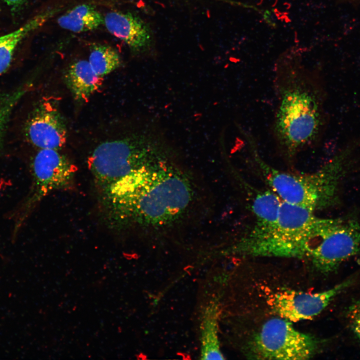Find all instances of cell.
<instances>
[{
	"label": "cell",
	"instance_id": "6da1fadb",
	"mask_svg": "<svg viewBox=\"0 0 360 360\" xmlns=\"http://www.w3.org/2000/svg\"><path fill=\"white\" fill-rule=\"evenodd\" d=\"M172 158L133 172L102 193L112 225L156 231L184 218L196 191L187 174Z\"/></svg>",
	"mask_w": 360,
	"mask_h": 360
},
{
	"label": "cell",
	"instance_id": "7a4b0ae2",
	"mask_svg": "<svg viewBox=\"0 0 360 360\" xmlns=\"http://www.w3.org/2000/svg\"><path fill=\"white\" fill-rule=\"evenodd\" d=\"M274 86L278 104L272 134L279 152L290 161L322 140L329 121L327 92L320 68L307 67L294 48L277 59Z\"/></svg>",
	"mask_w": 360,
	"mask_h": 360
},
{
	"label": "cell",
	"instance_id": "3957f363",
	"mask_svg": "<svg viewBox=\"0 0 360 360\" xmlns=\"http://www.w3.org/2000/svg\"><path fill=\"white\" fill-rule=\"evenodd\" d=\"M320 220L304 207L282 202L276 222L252 227L230 248L244 257L309 258L318 236Z\"/></svg>",
	"mask_w": 360,
	"mask_h": 360
},
{
	"label": "cell",
	"instance_id": "277c9868",
	"mask_svg": "<svg viewBox=\"0 0 360 360\" xmlns=\"http://www.w3.org/2000/svg\"><path fill=\"white\" fill-rule=\"evenodd\" d=\"M253 160L272 191L282 201L313 212L332 204L340 174L350 160L354 147L347 142L340 152L320 170L298 174L272 168L260 156L255 141L249 143Z\"/></svg>",
	"mask_w": 360,
	"mask_h": 360
},
{
	"label": "cell",
	"instance_id": "5b68a950",
	"mask_svg": "<svg viewBox=\"0 0 360 360\" xmlns=\"http://www.w3.org/2000/svg\"><path fill=\"white\" fill-rule=\"evenodd\" d=\"M171 148L160 132L148 126L100 143L88 158L89 168L102 192L132 172L172 155Z\"/></svg>",
	"mask_w": 360,
	"mask_h": 360
},
{
	"label": "cell",
	"instance_id": "8992f818",
	"mask_svg": "<svg viewBox=\"0 0 360 360\" xmlns=\"http://www.w3.org/2000/svg\"><path fill=\"white\" fill-rule=\"evenodd\" d=\"M320 341L312 334L296 330L292 322L282 318L267 320L249 344L252 359L301 360L314 356Z\"/></svg>",
	"mask_w": 360,
	"mask_h": 360
},
{
	"label": "cell",
	"instance_id": "52a82bcc",
	"mask_svg": "<svg viewBox=\"0 0 360 360\" xmlns=\"http://www.w3.org/2000/svg\"><path fill=\"white\" fill-rule=\"evenodd\" d=\"M32 184L29 192L13 214L14 236L40 201L50 192L69 188L76 168L58 150L40 149L32 162Z\"/></svg>",
	"mask_w": 360,
	"mask_h": 360
},
{
	"label": "cell",
	"instance_id": "ba28073f",
	"mask_svg": "<svg viewBox=\"0 0 360 360\" xmlns=\"http://www.w3.org/2000/svg\"><path fill=\"white\" fill-rule=\"evenodd\" d=\"M360 252V224L356 220L326 218L308 258L316 270L329 274Z\"/></svg>",
	"mask_w": 360,
	"mask_h": 360
},
{
	"label": "cell",
	"instance_id": "9c48e42d",
	"mask_svg": "<svg viewBox=\"0 0 360 360\" xmlns=\"http://www.w3.org/2000/svg\"><path fill=\"white\" fill-rule=\"evenodd\" d=\"M352 278L316 293L284 291L270 296L268 303L272 312L292 322L310 320L319 314L331 301L352 283Z\"/></svg>",
	"mask_w": 360,
	"mask_h": 360
},
{
	"label": "cell",
	"instance_id": "30bf717a",
	"mask_svg": "<svg viewBox=\"0 0 360 360\" xmlns=\"http://www.w3.org/2000/svg\"><path fill=\"white\" fill-rule=\"evenodd\" d=\"M30 142L42 148L59 150L66 144V126L55 103L44 100L35 108L26 127Z\"/></svg>",
	"mask_w": 360,
	"mask_h": 360
},
{
	"label": "cell",
	"instance_id": "8fae6325",
	"mask_svg": "<svg viewBox=\"0 0 360 360\" xmlns=\"http://www.w3.org/2000/svg\"><path fill=\"white\" fill-rule=\"evenodd\" d=\"M104 24L111 34L123 41L134 54H144L151 48V29L134 14L117 10L108 12L104 15Z\"/></svg>",
	"mask_w": 360,
	"mask_h": 360
},
{
	"label": "cell",
	"instance_id": "7c38bea8",
	"mask_svg": "<svg viewBox=\"0 0 360 360\" xmlns=\"http://www.w3.org/2000/svg\"><path fill=\"white\" fill-rule=\"evenodd\" d=\"M64 81L74 98L86 102L102 84V78L92 70L88 60L74 61L66 68Z\"/></svg>",
	"mask_w": 360,
	"mask_h": 360
},
{
	"label": "cell",
	"instance_id": "4fadbf2b",
	"mask_svg": "<svg viewBox=\"0 0 360 360\" xmlns=\"http://www.w3.org/2000/svg\"><path fill=\"white\" fill-rule=\"evenodd\" d=\"M61 28L69 32L80 33L96 30L104 24V16L92 4L76 5L57 18Z\"/></svg>",
	"mask_w": 360,
	"mask_h": 360
},
{
	"label": "cell",
	"instance_id": "5bb4252c",
	"mask_svg": "<svg viewBox=\"0 0 360 360\" xmlns=\"http://www.w3.org/2000/svg\"><path fill=\"white\" fill-rule=\"evenodd\" d=\"M218 314L215 304L209 305L204 313L201 326L202 359H224L218 339Z\"/></svg>",
	"mask_w": 360,
	"mask_h": 360
},
{
	"label": "cell",
	"instance_id": "9a60e30c",
	"mask_svg": "<svg viewBox=\"0 0 360 360\" xmlns=\"http://www.w3.org/2000/svg\"><path fill=\"white\" fill-rule=\"evenodd\" d=\"M282 200L270 189L258 192L252 208L255 218L254 226L266 227L274 224L278 218Z\"/></svg>",
	"mask_w": 360,
	"mask_h": 360
},
{
	"label": "cell",
	"instance_id": "2e32d148",
	"mask_svg": "<svg viewBox=\"0 0 360 360\" xmlns=\"http://www.w3.org/2000/svg\"><path fill=\"white\" fill-rule=\"evenodd\" d=\"M88 61L94 72L103 78L120 66V56L112 46L95 43L90 46Z\"/></svg>",
	"mask_w": 360,
	"mask_h": 360
},
{
	"label": "cell",
	"instance_id": "e0dca14e",
	"mask_svg": "<svg viewBox=\"0 0 360 360\" xmlns=\"http://www.w3.org/2000/svg\"><path fill=\"white\" fill-rule=\"evenodd\" d=\"M30 34V28L23 24L18 29L0 36V74L10 65L18 44Z\"/></svg>",
	"mask_w": 360,
	"mask_h": 360
},
{
	"label": "cell",
	"instance_id": "ac0fdd59",
	"mask_svg": "<svg viewBox=\"0 0 360 360\" xmlns=\"http://www.w3.org/2000/svg\"><path fill=\"white\" fill-rule=\"evenodd\" d=\"M25 92L24 89L19 88L12 92L0 93V143L12 110Z\"/></svg>",
	"mask_w": 360,
	"mask_h": 360
},
{
	"label": "cell",
	"instance_id": "d6986e66",
	"mask_svg": "<svg viewBox=\"0 0 360 360\" xmlns=\"http://www.w3.org/2000/svg\"><path fill=\"white\" fill-rule=\"evenodd\" d=\"M348 316L352 326H360V300L350 306Z\"/></svg>",
	"mask_w": 360,
	"mask_h": 360
},
{
	"label": "cell",
	"instance_id": "ffe728a7",
	"mask_svg": "<svg viewBox=\"0 0 360 360\" xmlns=\"http://www.w3.org/2000/svg\"><path fill=\"white\" fill-rule=\"evenodd\" d=\"M12 10L15 11L20 8L27 0H3Z\"/></svg>",
	"mask_w": 360,
	"mask_h": 360
},
{
	"label": "cell",
	"instance_id": "44dd1931",
	"mask_svg": "<svg viewBox=\"0 0 360 360\" xmlns=\"http://www.w3.org/2000/svg\"><path fill=\"white\" fill-rule=\"evenodd\" d=\"M336 4L360 7V0H335Z\"/></svg>",
	"mask_w": 360,
	"mask_h": 360
},
{
	"label": "cell",
	"instance_id": "7402d4cb",
	"mask_svg": "<svg viewBox=\"0 0 360 360\" xmlns=\"http://www.w3.org/2000/svg\"><path fill=\"white\" fill-rule=\"evenodd\" d=\"M352 328L354 333L360 341V326H352Z\"/></svg>",
	"mask_w": 360,
	"mask_h": 360
}]
</instances>
